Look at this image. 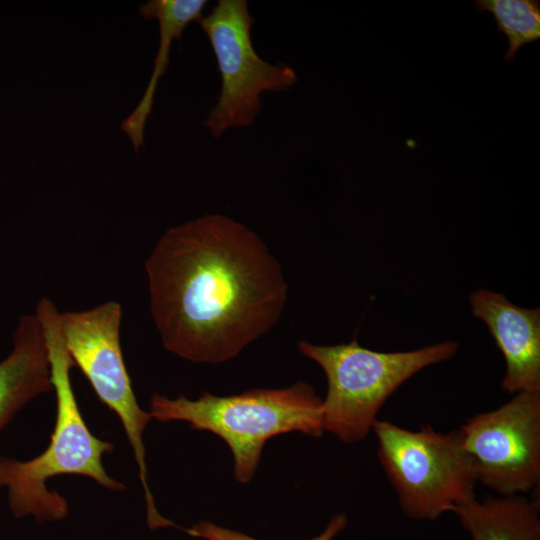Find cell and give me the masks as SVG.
I'll use <instances>...</instances> for the list:
<instances>
[{
	"label": "cell",
	"mask_w": 540,
	"mask_h": 540,
	"mask_svg": "<svg viewBox=\"0 0 540 540\" xmlns=\"http://www.w3.org/2000/svg\"><path fill=\"white\" fill-rule=\"evenodd\" d=\"M145 271L165 349L196 363L238 355L278 322L287 300L288 285L266 244L222 214L167 229Z\"/></svg>",
	"instance_id": "cell-1"
},
{
	"label": "cell",
	"mask_w": 540,
	"mask_h": 540,
	"mask_svg": "<svg viewBox=\"0 0 540 540\" xmlns=\"http://www.w3.org/2000/svg\"><path fill=\"white\" fill-rule=\"evenodd\" d=\"M48 350L50 378L56 396V419L50 443L43 453L28 461L0 456V487L8 488L15 517L32 515L38 522L57 521L68 514V503L46 482L58 475L86 476L99 485L121 491L125 486L110 477L102 464L114 446L92 434L78 406L70 379L73 360L62 335L60 312L48 298L36 307Z\"/></svg>",
	"instance_id": "cell-2"
},
{
	"label": "cell",
	"mask_w": 540,
	"mask_h": 540,
	"mask_svg": "<svg viewBox=\"0 0 540 540\" xmlns=\"http://www.w3.org/2000/svg\"><path fill=\"white\" fill-rule=\"evenodd\" d=\"M149 413L160 422L185 421L192 430L219 436L232 452L234 477L240 483L253 478L270 438L289 432L320 437L324 431L322 399L305 382L230 396L204 392L196 400L154 393Z\"/></svg>",
	"instance_id": "cell-3"
},
{
	"label": "cell",
	"mask_w": 540,
	"mask_h": 540,
	"mask_svg": "<svg viewBox=\"0 0 540 540\" xmlns=\"http://www.w3.org/2000/svg\"><path fill=\"white\" fill-rule=\"evenodd\" d=\"M298 348L326 375L324 430L351 444L367 437L383 404L406 380L452 358L458 344L445 341L417 350L379 352L362 347L355 339L333 346L302 340Z\"/></svg>",
	"instance_id": "cell-4"
},
{
	"label": "cell",
	"mask_w": 540,
	"mask_h": 540,
	"mask_svg": "<svg viewBox=\"0 0 540 540\" xmlns=\"http://www.w3.org/2000/svg\"><path fill=\"white\" fill-rule=\"evenodd\" d=\"M372 431L380 464L406 517L436 520L476 498V475L458 430L442 433L425 425L412 431L377 420Z\"/></svg>",
	"instance_id": "cell-5"
},
{
	"label": "cell",
	"mask_w": 540,
	"mask_h": 540,
	"mask_svg": "<svg viewBox=\"0 0 540 540\" xmlns=\"http://www.w3.org/2000/svg\"><path fill=\"white\" fill-rule=\"evenodd\" d=\"M122 307L106 301L82 311L63 312L60 327L66 348L89 381L99 400L120 419L133 450L144 489L150 529L165 527L168 519L156 509L148 486L143 432L151 419L142 410L132 388L120 346Z\"/></svg>",
	"instance_id": "cell-6"
},
{
	"label": "cell",
	"mask_w": 540,
	"mask_h": 540,
	"mask_svg": "<svg viewBox=\"0 0 540 540\" xmlns=\"http://www.w3.org/2000/svg\"><path fill=\"white\" fill-rule=\"evenodd\" d=\"M197 22L210 41L221 76L220 95L204 123L218 138L229 128L251 126L261 110V94L288 91L297 76L290 66L273 65L258 56L247 1L219 0Z\"/></svg>",
	"instance_id": "cell-7"
},
{
	"label": "cell",
	"mask_w": 540,
	"mask_h": 540,
	"mask_svg": "<svg viewBox=\"0 0 540 540\" xmlns=\"http://www.w3.org/2000/svg\"><path fill=\"white\" fill-rule=\"evenodd\" d=\"M477 482L500 496L526 493L540 481V392H519L458 429Z\"/></svg>",
	"instance_id": "cell-8"
},
{
	"label": "cell",
	"mask_w": 540,
	"mask_h": 540,
	"mask_svg": "<svg viewBox=\"0 0 540 540\" xmlns=\"http://www.w3.org/2000/svg\"><path fill=\"white\" fill-rule=\"evenodd\" d=\"M474 317L482 320L502 352L508 393L540 392V310L511 303L505 295L479 289L470 297Z\"/></svg>",
	"instance_id": "cell-9"
},
{
	"label": "cell",
	"mask_w": 540,
	"mask_h": 540,
	"mask_svg": "<svg viewBox=\"0 0 540 540\" xmlns=\"http://www.w3.org/2000/svg\"><path fill=\"white\" fill-rule=\"evenodd\" d=\"M12 338L11 353L0 362V432L28 402L53 389L38 317L22 316Z\"/></svg>",
	"instance_id": "cell-10"
},
{
	"label": "cell",
	"mask_w": 540,
	"mask_h": 540,
	"mask_svg": "<svg viewBox=\"0 0 540 540\" xmlns=\"http://www.w3.org/2000/svg\"><path fill=\"white\" fill-rule=\"evenodd\" d=\"M452 513L471 540H540L539 501L524 496L474 498Z\"/></svg>",
	"instance_id": "cell-11"
},
{
	"label": "cell",
	"mask_w": 540,
	"mask_h": 540,
	"mask_svg": "<svg viewBox=\"0 0 540 540\" xmlns=\"http://www.w3.org/2000/svg\"><path fill=\"white\" fill-rule=\"evenodd\" d=\"M206 3L205 0H152L139 7L144 19L158 20L160 45L147 89L137 107L121 125L137 153L143 145L144 126L151 113L157 82L168 64L171 43L174 39L181 41L185 27L202 17Z\"/></svg>",
	"instance_id": "cell-12"
},
{
	"label": "cell",
	"mask_w": 540,
	"mask_h": 540,
	"mask_svg": "<svg viewBox=\"0 0 540 540\" xmlns=\"http://www.w3.org/2000/svg\"><path fill=\"white\" fill-rule=\"evenodd\" d=\"M474 5L482 13H491L498 30L506 35L505 61L512 60L522 46L540 38L538 0H476Z\"/></svg>",
	"instance_id": "cell-13"
},
{
	"label": "cell",
	"mask_w": 540,
	"mask_h": 540,
	"mask_svg": "<svg viewBox=\"0 0 540 540\" xmlns=\"http://www.w3.org/2000/svg\"><path fill=\"white\" fill-rule=\"evenodd\" d=\"M347 525L346 515L337 514L331 518L324 531L311 540H332ZM185 532L193 537H200L206 540H258L241 532L219 527L208 521H201L193 525Z\"/></svg>",
	"instance_id": "cell-14"
}]
</instances>
